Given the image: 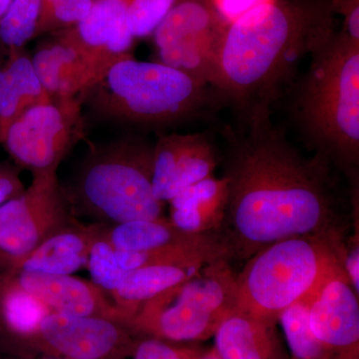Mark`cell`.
I'll return each instance as SVG.
<instances>
[{
	"label": "cell",
	"instance_id": "8fae6325",
	"mask_svg": "<svg viewBox=\"0 0 359 359\" xmlns=\"http://www.w3.org/2000/svg\"><path fill=\"white\" fill-rule=\"evenodd\" d=\"M75 219L57 173L33 176L25 192L0 207V269L8 271Z\"/></svg>",
	"mask_w": 359,
	"mask_h": 359
},
{
	"label": "cell",
	"instance_id": "d4e9b609",
	"mask_svg": "<svg viewBox=\"0 0 359 359\" xmlns=\"http://www.w3.org/2000/svg\"><path fill=\"white\" fill-rule=\"evenodd\" d=\"M41 0H13L0 18V50L26 48L35 39Z\"/></svg>",
	"mask_w": 359,
	"mask_h": 359
},
{
	"label": "cell",
	"instance_id": "7a4b0ae2",
	"mask_svg": "<svg viewBox=\"0 0 359 359\" xmlns=\"http://www.w3.org/2000/svg\"><path fill=\"white\" fill-rule=\"evenodd\" d=\"M330 2L269 0L230 21L212 89L243 122L268 117L304 58L332 34Z\"/></svg>",
	"mask_w": 359,
	"mask_h": 359
},
{
	"label": "cell",
	"instance_id": "4dcf8cb0",
	"mask_svg": "<svg viewBox=\"0 0 359 359\" xmlns=\"http://www.w3.org/2000/svg\"><path fill=\"white\" fill-rule=\"evenodd\" d=\"M353 235L346 240V250H344V273L353 285L354 292L359 295V233L358 226H354Z\"/></svg>",
	"mask_w": 359,
	"mask_h": 359
},
{
	"label": "cell",
	"instance_id": "8992f818",
	"mask_svg": "<svg viewBox=\"0 0 359 359\" xmlns=\"http://www.w3.org/2000/svg\"><path fill=\"white\" fill-rule=\"evenodd\" d=\"M346 245V238L306 236L259 250L237 275L236 313L278 325L285 309L342 266Z\"/></svg>",
	"mask_w": 359,
	"mask_h": 359
},
{
	"label": "cell",
	"instance_id": "83f0119b",
	"mask_svg": "<svg viewBox=\"0 0 359 359\" xmlns=\"http://www.w3.org/2000/svg\"><path fill=\"white\" fill-rule=\"evenodd\" d=\"M178 0H126L127 20L135 39L152 36Z\"/></svg>",
	"mask_w": 359,
	"mask_h": 359
},
{
	"label": "cell",
	"instance_id": "52a82bcc",
	"mask_svg": "<svg viewBox=\"0 0 359 359\" xmlns=\"http://www.w3.org/2000/svg\"><path fill=\"white\" fill-rule=\"evenodd\" d=\"M226 257L205 264L185 282L144 304L131 321L140 337L201 341L214 337L237 311V275Z\"/></svg>",
	"mask_w": 359,
	"mask_h": 359
},
{
	"label": "cell",
	"instance_id": "836d02e7",
	"mask_svg": "<svg viewBox=\"0 0 359 359\" xmlns=\"http://www.w3.org/2000/svg\"><path fill=\"white\" fill-rule=\"evenodd\" d=\"M198 359H221L219 358L218 353L215 351L214 347L210 351H204Z\"/></svg>",
	"mask_w": 359,
	"mask_h": 359
},
{
	"label": "cell",
	"instance_id": "484cf974",
	"mask_svg": "<svg viewBox=\"0 0 359 359\" xmlns=\"http://www.w3.org/2000/svg\"><path fill=\"white\" fill-rule=\"evenodd\" d=\"M94 1L95 0H41L35 39L74 27L88 14Z\"/></svg>",
	"mask_w": 359,
	"mask_h": 359
},
{
	"label": "cell",
	"instance_id": "1f68e13d",
	"mask_svg": "<svg viewBox=\"0 0 359 359\" xmlns=\"http://www.w3.org/2000/svg\"><path fill=\"white\" fill-rule=\"evenodd\" d=\"M25 190L18 169L4 164L0 171V207L18 197Z\"/></svg>",
	"mask_w": 359,
	"mask_h": 359
},
{
	"label": "cell",
	"instance_id": "ffe728a7",
	"mask_svg": "<svg viewBox=\"0 0 359 359\" xmlns=\"http://www.w3.org/2000/svg\"><path fill=\"white\" fill-rule=\"evenodd\" d=\"M40 83L52 99L82 97L95 77L77 52L54 35L32 55Z\"/></svg>",
	"mask_w": 359,
	"mask_h": 359
},
{
	"label": "cell",
	"instance_id": "9a60e30c",
	"mask_svg": "<svg viewBox=\"0 0 359 359\" xmlns=\"http://www.w3.org/2000/svg\"><path fill=\"white\" fill-rule=\"evenodd\" d=\"M7 280L20 289L34 295L51 311L79 316H96L125 323L130 327V318L121 311L107 292L71 275H50L32 271L2 273Z\"/></svg>",
	"mask_w": 359,
	"mask_h": 359
},
{
	"label": "cell",
	"instance_id": "5b68a950",
	"mask_svg": "<svg viewBox=\"0 0 359 359\" xmlns=\"http://www.w3.org/2000/svg\"><path fill=\"white\" fill-rule=\"evenodd\" d=\"M154 145L141 137L90 144L71 183L62 186L73 216L113 224L163 218L152 188Z\"/></svg>",
	"mask_w": 359,
	"mask_h": 359
},
{
	"label": "cell",
	"instance_id": "f1b7e54d",
	"mask_svg": "<svg viewBox=\"0 0 359 359\" xmlns=\"http://www.w3.org/2000/svg\"><path fill=\"white\" fill-rule=\"evenodd\" d=\"M204 351L194 346H181L153 337H140L137 341L133 359H198Z\"/></svg>",
	"mask_w": 359,
	"mask_h": 359
},
{
	"label": "cell",
	"instance_id": "d6986e66",
	"mask_svg": "<svg viewBox=\"0 0 359 359\" xmlns=\"http://www.w3.org/2000/svg\"><path fill=\"white\" fill-rule=\"evenodd\" d=\"M228 199L226 179L209 177L188 187L170 201L169 221L185 233H219Z\"/></svg>",
	"mask_w": 359,
	"mask_h": 359
},
{
	"label": "cell",
	"instance_id": "f546056e",
	"mask_svg": "<svg viewBox=\"0 0 359 359\" xmlns=\"http://www.w3.org/2000/svg\"><path fill=\"white\" fill-rule=\"evenodd\" d=\"M332 6L344 16L342 34L359 43V0H332Z\"/></svg>",
	"mask_w": 359,
	"mask_h": 359
},
{
	"label": "cell",
	"instance_id": "4316f807",
	"mask_svg": "<svg viewBox=\"0 0 359 359\" xmlns=\"http://www.w3.org/2000/svg\"><path fill=\"white\" fill-rule=\"evenodd\" d=\"M101 228L102 224L90 248L87 266L91 276V282L110 294L118 289L126 273L118 268L115 249L101 236Z\"/></svg>",
	"mask_w": 359,
	"mask_h": 359
},
{
	"label": "cell",
	"instance_id": "ba28073f",
	"mask_svg": "<svg viewBox=\"0 0 359 359\" xmlns=\"http://www.w3.org/2000/svg\"><path fill=\"white\" fill-rule=\"evenodd\" d=\"M229 22L214 0H178L152 34L157 62L212 87Z\"/></svg>",
	"mask_w": 359,
	"mask_h": 359
},
{
	"label": "cell",
	"instance_id": "cb8c5ba5",
	"mask_svg": "<svg viewBox=\"0 0 359 359\" xmlns=\"http://www.w3.org/2000/svg\"><path fill=\"white\" fill-rule=\"evenodd\" d=\"M316 287L285 309L278 320L289 346L290 359H337L332 349L318 339L309 327V306Z\"/></svg>",
	"mask_w": 359,
	"mask_h": 359
},
{
	"label": "cell",
	"instance_id": "3957f363",
	"mask_svg": "<svg viewBox=\"0 0 359 359\" xmlns=\"http://www.w3.org/2000/svg\"><path fill=\"white\" fill-rule=\"evenodd\" d=\"M295 122L309 147L349 181L358 179L359 43L334 33L297 84Z\"/></svg>",
	"mask_w": 359,
	"mask_h": 359
},
{
	"label": "cell",
	"instance_id": "44dd1931",
	"mask_svg": "<svg viewBox=\"0 0 359 359\" xmlns=\"http://www.w3.org/2000/svg\"><path fill=\"white\" fill-rule=\"evenodd\" d=\"M215 337L221 359H290L276 323L235 313L222 323Z\"/></svg>",
	"mask_w": 359,
	"mask_h": 359
},
{
	"label": "cell",
	"instance_id": "9c48e42d",
	"mask_svg": "<svg viewBox=\"0 0 359 359\" xmlns=\"http://www.w3.org/2000/svg\"><path fill=\"white\" fill-rule=\"evenodd\" d=\"M82 107V97L35 104L9 125L0 144L32 177L57 173L71 149L83 138Z\"/></svg>",
	"mask_w": 359,
	"mask_h": 359
},
{
	"label": "cell",
	"instance_id": "e575fe53",
	"mask_svg": "<svg viewBox=\"0 0 359 359\" xmlns=\"http://www.w3.org/2000/svg\"><path fill=\"white\" fill-rule=\"evenodd\" d=\"M11 2H13V0H0V18L6 13Z\"/></svg>",
	"mask_w": 359,
	"mask_h": 359
},
{
	"label": "cell",
	"instance_id": "7402d4cb",
	"mask_svg": "<svg viewBox=\"0 0 359 359\" xmlns=\"http://www.w3.org/2000/svg\"><path fill=\"white\" fill-rule=\"evenodd\" d=\"M6 56L0 65V142L23 111L51 99L40 83L27 49H14Z\"/></svg>",
	"mask_w": 359,
	"mask_h": 359
},
{
	"label": "cell",
	"instance_id": "4fadbf2b",
	"mask_svg": "<svg viewBox=\"0 0 359 359\" xmlns=\"http://www.w3.org/2000/svg\"><path fill=\"white\" fill-rule=\"evenodd\" d=\"M358 297L342 266L328 273L314 290L309 327L337 359H359Z\"/></svg>",
	"mask_w": 359,
	"mask_h": 359
},
{
	"label": "cell",
	"instance_id": "30bf717a",
	"mask_svg": "<svg viewBox=\"0 0 359 359\" xmlns=\"http://www.w3.org/2000/svg\"><path fill=\"white\" fill-rule=\"evenodd\" d=\"M139 339L119 321L50 311L33 334L13 344L15 351L67 359H126Z\"/></svg>",
	"mask_w": 359,
	"mask_h": 359
},
{
	"label": "cell",
	"instance_id": "277c9868",
	"mask_svg": "<svg viewBox=\"0 0 359 359\" xmlns=\"http://www.w3.org/2000/svg\"><path fill=\"white\" fill-rule=\"evenodd\" d=\"M210 86L163 63L116 60L82 95L94 115L107 121L167 127L199 117L216 95Z\"/></svg>",
	"mask_w": 359,
	"mask_h": 359
},
{
	"label": "cell",
	"instance_id": "d6a6232c",
	"mask_svg": "<svg viewBox=\"0 0 359 359\" xmlns=\"http://www.w3.org/2000/svg\"><path fill=\"white\" fill-rule=\"evenodd\" d=\"M9 359H67L47 354L29 353V351H14L13 358Z\"/></svg>",
	"mask_w": 359,
	"mask_h": 359
},
{
	"label": "cell",
	"instance_id": "7c38bea8",
	"mask_svg": "<svg viewBox=\"0 0 359 359\" xmlns=\"http://www.w3.org/2000/svg\"><path fill=\"white\" fill-rule=\"evenodd\" d=\"M54 35L77 52L95 80L116 60L131 54L136 40L130 32L126 0H95L77 25Z\"/></svg>",
	"mask_w": 359,
	"mask_h": 359
},
{
	"label": "cell",
	"instance_id": "2e32d148",
	"mask_svg": "<svg viewBox=\"0 0 359 359\" xmlns=\"http://www.w3.org/2000/svg\"><path fill=\"white\" fill-rule=\"evenodd\" d=\"M101 236L115 249L130 252L219 249L226 250L229 255L221 233H185L164 217L113 226L102 224Z\"/></svg>",
	"mask_w": 359,
	"mask_h": 359
},
{
	"label": "cell",
	"instance_id": "5bb4252c",
	"mask_svg": "<svg viewBox=\"0 0 359 359\" xmlns=\"http://www.w3.org/2000/svg\"><path fill=\"white\" fill-rule=\"evenodd\" d=\"M217 163L216 151L205 133L161 136L153 154L156 199L170 202L188 187L212 177Z\"/></svg>",
	"mask_w": 359,
	"mask_h": 359
},
{
	"label": "cell",
	"instance_id": "e0dca14e",
	"mask_svg": "<svg viewBox=\"0 0 359 359\" xmlns=\"http://www.w3.org/2000/svg\"><path fill=\"white\" fill-rule=\"evenodd\" d=\"M100 226L101 224L84 226L77 218L73 219L45 238L6 271L71 275L87 266L90 248Z\"/></svg>",
	"mask_w": 359,
	"mask_h": 359
},
{
	"label": "cell",
	"instance_id": "6da1fadb",
	"mask_svg": "<svg viewBox=\"0 0 359 359\" xmlns=\"http://www.w3.org/2000/svg\"><path fill=\"white\" fill-rule=\"evenodd\" d=\"M330 168L320 156L304 157L271 116L245 123L224 165L229 199L219 233L231 261L290 238H346Z\"/></svg>",
	"mask_w": 359,
	"mask_h": 359
},
{
	"label": "cell",
	"instance_id": "603a6c76",
	"mask_svg": "<svg viewBox=\"0 0 359 359\" xmlns=\"http://www.w3.org/2000/svg\"><path fill=\"white\" fill-rule=\"evenodd\" d=\"M50 309L0 273V323L14 340L29 337Z\"/></svg>",
	"mask_w": 359,
	"mask_h": 359
},
{
	"label": "cell",
	"instance_id": "ac0fdd59",
	"mask_svg": "<svg viewBox=\"0 0 359 359\" xmlns=\"http://www.w3.org/2000/svg\"><path fill=\"white\" fill-rule=\"evenodd\" d=\"M211 262L195 259L147 264L127 273L118 289L111 292L110 297L116 306L127 314L131 325L135 314L144 304L165 290L185 282Z\"/></svg>",
	"mask_w": 359,
	"mask_h": 359
},
{
	"label": "cell",
	"instance_id": "d590c367",
	"mask_svg": "<svg viewBox=\"0 0 359 359\" xmlns=\"http://www.w3.org/2000/svg\"><path fill=\"white\" fill-rule=\"evenodd\" d=\"M2 167H4V164H0V171H1Z\"/></svg>",
	"mask_w": 359,
	"mask_h": 359
}]
</instances>
